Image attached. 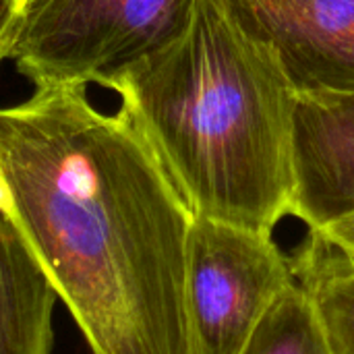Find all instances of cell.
<instances>
[{"label": "cell", "instance_id": "6", "mask_svg": "<svg viewBox=\"0 0 354 354\" xmlns=\"http://www.w3.org/2000/svg\"><path fill=\"white\" fill-rule=\"evenodd\" d=\"M58 292L0 195V354H52Z\"/></svg>", "mask_w": 354, "mask_h": 354}, {"label": "cell", "instance_id": "2", "mask_svg": "<svg viewBox=\"0 0 354 354\" xmlns=\"http://www.w3.org/2000/svg\"><path fill=\"white\" fill-rule=\"evenodd\" d=\"M197 218L274 232L297 195L299 93L228 0H195L185 31L106 85Z\"/></svg>", "mask_w": 354, "mask_h": 354}, {"label": "cell", "instance_id": "10", "mask_svg": "<svg viewBox=\"0 0 354 354\" xmlns=\"http://www.w3.org/2000/svg\"><path fill=\"white\" fill-rule=\"evenodd\" d=\"M21 2H23V0H21Z\"/></svg>", "mask_w": 354, "mask_h": 354}, {"label": "cell", "instance_id": "7", "mask_svg": "<svg viewBox=\"0 0 354 354\" xmlns=\"http://www.w3.org/2000/svg\"><path fill=\"white\" fill-rule=\"evenodd\" d=\"M330 354H354V259L317 232L288 255Z\"/></svg>", "mask_w": 354, "mask_h": 354}, {"label": "cell", "instance_id": "8", "mask_svg": "<svg viewBox=\"0 0 354 354\" xmlns=\"http://www.w3.org/2000/svg\"><path fill=\"white\" fill-rule=\"evenodd\" d=\"M239 354H330L315 313L297 282L274 301Z\"/></svg>", "mask_w": 354, "mask_h": 354}, {"label": "cell", "instance_id": "5", "mask_svg": "<svg viewBox=\"0 0 354 354\" xmlns=\"http://www.w3.org/2000/svg\"><path fill=\"white\" fill-rule=\"evenodd\" d=\"M280 56L299 95H354V0H228Z\"/></svg>", "mask_w": 354, "mask_h": 354}, {"label": "cell", "instance_id": "3", "mask_svg": "<svg viewBox=\"0 0 354 354\" xmlns=\"http://www.w3.org/2000/svg\"><path fill=\"white\" fill-rule=\"evenodd\" d=\"M195 0H23L0 60L33 87L106 85L176 39Z\"/></svg>", "mask_w": 354, "mask_h": 354}, {"label": "cell", "instance_id": "1", "mask_svg": "<svg viewBox=\"0 0 354 354\" xmlns=\"http://www.w3.org/2000/svg\"><path fill=\"white\" fill-rule=\"evenodd\" d=\"M0 195L91 353L195 354V216L122 106L102 112L81 85L0 106Z\"/></svg>", "mask_w": 354, "mask_h": 354}, {"label": "cell", "instance_id": "4", "mask_svg": "<svg viewBox=\"0 0 354 354\" xmlns=\"http://www.w3.org/2000/svg\"><path fill=\"white\" fill-rule=\"evenodd\" d=\"M292 282L290 259L274 232L195 216L185 284L193 353H241Z\"/></svg>", "mask_w": 354, "mask_h": 354}, {"label": "cell", "instance_id": "9", "mask_svg": "<svg viewBox=\"0 0 354 354\" xmlns=\"http://www.w3.org/2000/svg\"><path fill=\"white\" fill-rule=\"evenodd\" d=\"M21 8V0H0V52L6 41V35L17 19V12ZM2 64V60H0Z\"/></svg>", "mask_w": 354, "mask_h": 354}]
</instances>
